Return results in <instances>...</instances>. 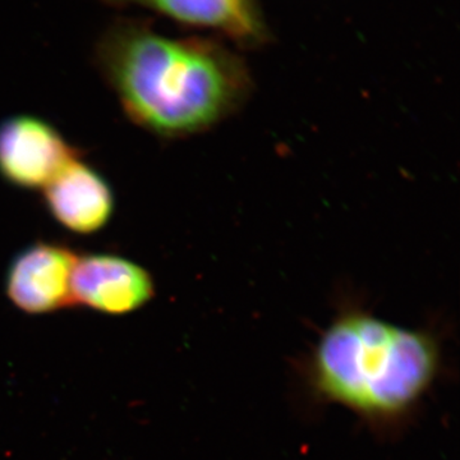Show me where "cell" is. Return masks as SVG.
<instances>
[{
	"mask_svg": "<svg viewBox=\"0 0 460 460\" xmlns=\"http://www.w3.org/2000/svg\"><path fill=\"white\" fill-rule=\"evenodd\" d=\"M98 62L124 114L163 138L211 128L234 113L252 87L243 60L223 45L136 27L109 33Z\"/></svg>",
	"mask_w": 460,
	"mask_h": 460,
	"instance_id": "obj_1",
	"label": "cell"
},
{
	"mask_svg": "<svg viewBox=\"0 0 460 460\" xmlns=\"http://www.w3.org/2000/svg\"><path fill=\"white\" fill-rule=\"evenodd\" d=\"M441 347L425 330L347 310L321 334L305 366L314 398L377 429L410 419L440 376Z\"/></svg>",
	"mask_w": 460,
	"mask_h": 460,
	"instance_id": "obj_2",
	"label": "cell"
},
{
	"mask_svg": "<svg viewBox=\"0 0 460 460\" xmlns=\"http://www.w3.org/2000/svg\"><path fill=\"white\" fill-rule=\"evenodd\" d=\"M80 151L40 117L16 114L0 122V177L22 190H44Z\"/></svg>",
	"mask_w": 460,
	"mask_h": 460,
	"instance_id": "obj_3",
	"label": "cell"
},
{
	"mask_svg": "<svg viewBox=\"0 0 460 460\" xmlns=\"http://www.w3.org/2000/svg\"><path fill=\"white\" fill-rule=\"evenodd\" d=\"M78 255L56 242L30 244L9 263L5 293L18 310L29 314L56 313L74 305L72 275Z\"/></svg>",
	"mask_w": 460,
	"mask_h": 460,
	"instance_id": "obj_4",
	"label": "cell"
},
{
	"mask_svg": "<svg viewBox=\"0 0 460 460\" xmlns=\"http://www.w3.org/2000/svg\"><path fill=\"white\" fill-rule=\"evenodd\" d=\"M155 296V283L146 269L113 253L78 256L72 275L74 305L120 316L135 313Z\"/></svg>",
	"mask_w": 460,
	"mask_h": 460,
	"instance_id": "obj_5",
	"label": "cell"
},
{
	"mask_svg": "<svg viewBox=\"0 0 460 460\" xmlns=\"http://www.w3.org/2000/svg\"><path fill=\"white\" fill-rule=\"evenodd\" d=\"M42 192L53 219L75 234L98 233L113 217L115 198L111 184L81 156L69 163Z\"/></svg>",
	"mask_w": 460,
	"mask_h": 460,
	"instance_id": "obj_6",
	"label": "cell"
},
{
	"mask_svg": "<svg viewBox=\"0 0 460 460\" xmlns=\"http://www.w3.org/2000/svg\"><path fill=\"white\" fill-rule=\"evenodd\" d=\"M160 12L186 23L222 32L246 48L268 40V27L259 0H114Z\"/></svg>",
	"mask_w": 460,
	"mask_h": 460,
	"instance_id": "obj_7",
	"label": "cell"
}]
</instances>
